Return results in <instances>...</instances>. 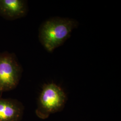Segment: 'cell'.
<instances>
[{
    "instance_id": "cell-1",
    "label": "cell",
    "mask_w": 121,
    "mask_h": 121,
    "mask_svg": "<svg viewBox=\"0 0 121 121\" xmlns=\"http://www.w3.org/2000/svg\"><path fill=\"white\" fill-rule=\"evenodd\" d=\"M78 25L77 21L73 19L58 17L51 18L40 26L39 41L47 51L52 52L69 38Z\"/></svg>"
},
{
    "instance_id": "cell-2",
    "label": "cell",
    "mask_w": 121,
    "mask_h": 121,
    "mask_svg": "<svg viewBox=\"0 0 121 121\" xmlns=\"http://www.w3.org/2000/svg\"><path fill=\"white\" fill-rule=\"evenodd\" d=\"M66 100V94L60 86L54 83L44 84L39 95L36 114L41 119H46L61 110Z\"/></svg>"
},
{
    "instance_id": "cell-3",
    "label": "cell",
    "mask_w": 121,
    "mask_h": 121,
    "mask_svg": "<svg viewBox=\"0 0 121 121\" xmlns=\"http://www.w3.org/2000/svg\"><path fill=\"white\" fill-rule=\"evenodd\" d=\"M22 71V67L13 53H0V92L15 88L20 79Z\"/></svg>"
},
{
    "instance_id": "cell-4",
    "label": "cell",
    "mask_w": 121,
    "mask_h": 121,
    "mask_svg": "<svg viewBox=\"0 0 121 121\" xmlns=\"http://www.w3.org/2000/svg\"><path fill=\"white\" fill-rule=\"evenodd\" d=\"M27 2L23 0H0V16L8 20L25 16L27 13Z\"/></svg>"
},
{
    "instance_id": "cell-5",
    "label": "cell",
    "mask_w": 121,
    "mask_h": 121,
    "mask_svg": "<svg viewBox=\"0 0 121 121\" xmlns=\"http://www.w3.org/2000/svg\"><path fill=\"white\" fill-rule=\"evenodd\" d=\"M23 111V106L17 100L0 97V121H19Z\"/></svg>"
}]
</instances>
